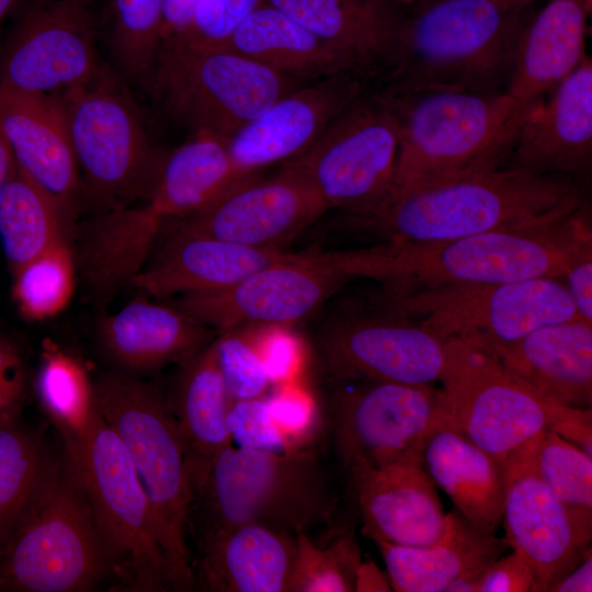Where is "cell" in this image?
<instances>
[{
  "instance_id": "13",
  "label": "cell",
  "mask_w": 592,
  "mask_h": 592,
  "mask_svg": "<svg viewBox=\"0 0 592 592\" xmlns=\"http://www.w3.org/2000/svg\"><path fill=\"white\" fill-rule=\"evenodd\" d=\"M399 148L397 116L382 91L365 92L287 164L301 173L328 209L351 216L374 208L390 191Z\"/></svg>"
},
{
  "instance_id": "34",
  "label": "cell",
  "mask_w": 592,
  "mask_h": 592,
  "mask_svg": "<svg viewBox=\"0 0 592 592\" xmlns=\"http://www.w3.org/2000/svg\"><path fill=\"white\" fill-rule=\"evenodd\" d=\"M65 462L20 415L0 423V559L23 524L48 499Z\"/></svg>"
},
{
  "instance_id": "29",
  "label": "cell",
  "mask_w": 592,
  "mask_h": 592,
  "mask_svg": "<svg viewBox=\"0 0 592 592\" xmlns=\"http://www.w3.org/2000/svg\"><path fill=\"white\" fill-rule=\"evenodd\" d=\"M376 545L397 592H444L459 577L486 569L510 547L504 537L483 532L457 509L446 514L445 532L430 547Z\"/></svg>"
},
{
  "instance_id": "5",
  "label": "cell",
  "mask_w": 592,
  "mask_h": 592,
  "mask_svg": "<svg viewBox=\"0 0 592 592\" xmlns=\"http://www.w3.org/2000/svg\"><path fill=\"white\" fill-rule=\"evenodd\" d=\"M333 512L314 447L275 453L231 445L213 459L193 492L187 533L196 547L247 524L297 535L329 524Z\"/></svg>"
},
{
  "instance_id": "43",
  "label": "cell",
  "mask_w": 592,
  "mask_h": 592,
  "mask_svg": "<svg viewBox=\"0 0 592 592\" xmlns=\"http://www.w3.org/2000/svg\"><path fill=\"white\" fill-rule=\"evenodd\" d=\"M276 394L266 397L272 420L287 451L315 447L314 444L329 425L328 411L296 385L285 384Z\"/></svg>"
},
{
  "instance_id": "56",
  "label": "cell",
  "mask_w": 592,
  "mask_h": 592,
  "mask_svg": "<svg viewBox=\"0 0 592 592\" xmlns=\"http://www.w3.org/2000/svg\"><path fill=\"white\" fill-rule=\"evenodd\" d=\"M419 1H425V0H419Z\"/></svg>"
},
{
  "instance_id": "49",
  "label": "cell",
  "mask_w": 592,
  "mask_h": 592,
  "mask_svg": "<svg viewBox=\"0 0 592 592\" xmlns=\"http://www.w3.org/2000/svg\"><path fill=\"white\" fill-rule=\"evenodd\" d=\"M200 0H164L159 27V45L181 38L190 30Z\"/></svg>"
},
{
  "instance_id": "50",
  "label": "cell",
  "mask_w": 592,
  "mask_h": 592,
  "mask_svg": "<svg viewBox=\"0 0 592 592\" xmlns=\"http://www.w3.org/2000/svg\"><path fill=\"white\" fill-rule=\"evenodd\" d=\"M592 591V553H587L581 562L557 582L550 592H590Z\"/></svg>"
},
{
  "instance_id": "27",
  "label": "cell",
  "mask_w": 592,
  "mask_h": 592,
  "mask_svg": "<svg viewBox=\"0 0 592 592\" xmlns=\"http://www.w3.org/2000/svg\"><path fill=\"white\" fill-rule=\"evenodd\" d=\"M196 548L193 570L204 591L289 592L296 535L247 524Z\"/></svg>"
},
{
  "instance_id": "21",
  "label": "cell",
  "mask_w": 592,
  "mask_h": 592,
  "mask_svg": "<svg viewBox=\"0 0 592 592\" xmlns=\"http://www.w3.org/2000/svg\"><path fill=\"white\" fill-rule=\"evenodd\" d=\"M365 80L360 73L342 72L276 100L228 140L238 173H257L265 166L303 153L364 93Z\"/></svg>"
},
{
  "instance_id": "42",
  "label": "cell",
  "mask_w": 592,
  "mask_h": 592,
  "mask_svg": "<svg viewBox=\"0 0 592 592\" xmlns=\"http://www.w3.org/2000/svg\"><path fill=\"white\" fill-rule=\"evenodd\" d=\"M213 343L230 401L265 397L272 383L253 337L238 328Z\"/></svg>"
},
{
  "instance_id": "54",
  "label": "cell",
  "mask_w": 592,
  "mask_h": 592,
  "mask_svg": "<svg viewBox=\"0 0 592 592\" xmlns=\"http://www.w3.org/2000/svg\"><path fill=\"white\" fill-rule=\"evenodd\" d=\"M20 0H0V26L4 19L13 11Z\"/></svg>"
},
{
  "instance_id": "9",
  "label": "cell",
  "mask_w": 592,
  "mask_h": 592,
  "mask_svg": "<svg viewBox=\"0 0 592 592\" xmlns=\"http://www.w3.org/2000/svg\"><path fill=\"white\" fill-rule=\"evenodd\" d=\"M371 303L417 320L442 340L457 339L487 352L540 327L579 317L566 285L550 277L383 288Z\"/></svg>"
},
{
  "instance_id": "17",
  "label": "cell",
  "mask_w": 592,
  "mask_h": 592,
  "mask_svg": "<svg viewBox=\"0 0 592 592\" xmlns=\"http://www.w3.org/2000/svg\"><path fill=\"white\" fill-rule=\"evenodd\" d=\"M342 252H295L229 288L179 296L172 305L219 332L298 322L352 278Z\"/></svg>"
},
{
  "instance_id": "11",
  "label": "cell",
  "mask_w": 592,
  "mask_h": 592,
  "mask_svg": "<svg viewBox=\"0 0 592 592\" xmlns=\"http://www.w3.org/2000/svg\"><path fill=\"white\" fill-rule=\"evenodd\" d=\"M114 588L112 562L86 492L66 466L43 505L0 559V590L87 592Z\"/></svg>"
},
{
  "instance_id": "52",
  "label": "cell",
  "mask_w": 592,
  "mask_h": 592,
  "mask_svg": "<svg viewBox=\"0 0 592 592\" xmlns=\"http://www.w3.org/2000/svg\"><path fill=\"white\" fill-rule=\"evenodd\" d=\"M14 168L13 153L0 128V195Z\"/></svg>"
},
{
  "instance_id": "2",
  "label": "cell",
  "mask_w": 592,
  "mask_h": 592,
  "mask_svg": "<svg viewBox=\"0 0 592 592\" xmlns=\"http://www.w3.org/2000/svg\"><path fill=\"white\" fill-rule=\"evenodd\" d=\"M588 203L585 183L504 166L391 189L355 224L392 243H430L549 224Z\"/></svg>"
},
{
  "instance_id": "41",
  "label": "cell",
  "mask_w": 592,
  "mask_h": 592,
  "mask_svg": "<svg viewBox=\"0 0 592 592\" xmlns=\"http://www.w3.org/2000/svg\"><path fill=\"white\" fill-rule=\"evenodd\" d=\"M537 466L543 481L562 502L592 510V456L547 429Z\"/></svg>"
},
{
  "instance_id": "38",
  "label": "cell",
  "mask_w": 592,
  "mask_h": 592,
  "mask_svg": "<svg viewBox=\"0 0 592 592\" xmlns=\"http://www.w3.org/2000/svg\"><path fill=\"white\" fill-rule=\"evenodd\" d=\"M164 0H106L101 12L117 72L126 81L147 83L159 47Z\"/></svg>"
},
{
  "instance_id": "25",
  "label": "cell",
  "mask_w": 592,
  "mask_h": 592,
  "mask_svg": "<svg viewBox=\"0 0 592 592\" xmlns=\"http://www.w3.org/2000/svg\"><path fill=\"white\" fill-rule=\"evenodd\" d=\"M489 353L547 402L591 409L592 323L578 317L547 325Z\"/></svg>"
},
{
  "instance_id": "1",
  "label": "cell",
  "mask_w": 592,
  "mask_h": 592,
  "mask_svg": "<svg viewBox=\"0 0 592 592\" xmlns=\"http://www.w3.org/2000/svg\"><path fill=\"white\" fill-rule=\"evenodd\" d=\"M384 32L378 76L386 88L506 92L532 12L493 0H376Z\"/></svg>"
},
{
  "instance_id": "24",
  "label": "cell",
  "mask_w": 592,
  "mask_h": 592,
  "mask_svg": "<svg viewBox=\"0 0 592 592\" xmlns=\"http://www.w3.org/2000/svg\"><path fill=\"white\" fill-rule=\"evenodd\" d=\"M168 237L132 284L155 297L219 292L295 252L257 248L208 236L166 229Z\"/></svg>"
},
{
  "instance_id": "19",
  "label": "cell",
  "mask_w": 592,
  "mask_h": 592,
  "mask_svg": "<svg viewBox=\"0 0 592 592\" xmlns=\"http://www.w3.org/2000/svg\"><path fill=\"white\" fill-rule=\"evenodd\" d=\"M327 210L308 180L284 164L269 179L258 172L244 177L198 212L169 221L166 229L282 249Z\"/></svg>"
},
{
  "instance_id": "46",
  "label": "cell",
  "mask_w": 592,
  "mask_h": 592,
  "mask_svg": "<svg viewBox=\"0 0 592 592\" xmlns=\"http://www.w3.org/2000/svg\"><path fill=\"white\" fill-rule=\"evenodd\" d=\"M563 278L578 316L592 323V232L587 230L574 244Z\"/></svg>"
},
{
  "instance_id": "31",
  "label": "cell",
  "mask_w": 592,
  "mask_h": 592,
  "mask_svg": "<svg viewBox=\"0 0 592 592\" xmlns=\"http://www.w3.org/2000/svg\"><path fill=\"white\" fill-rule=\"evenodd\" d=\"M182 366L169 408L183 442L193 494L202 485L213 459L232 445L227 428L231 401L213 341L182 363Z\"/></svg>"
},
{
  "instance_id": "48",
  "label": "cell",
  "mask_w": 592,
  "mask_h": 592,
  "mask_svg": "<svg viewBox=\"0 0 592 592\" xmlns=\"http://www.w3.org/2000/svg\"><path fill=\"white\" fill-rule=\"evenodd\" d=\"M531 566L517 550L499 557L482 572L478 592H534Z\"/></svg>"
},
{
  "instance_id": "30",
  "label": "cell",
  "mask_w": 592,
  "mask_h": 592,
  "mask_svg": "<svg viewBox=\"0 0 592 592\" xmlns=\"http://www.w3.org/2000/svg\"><path fill=\"white\" fill-rule=\"evenodd\" d=\"M426 473L455 508L483 532L496 534L503 516L502 463L442 422L423 449Z\"/></svg>"
},
{
  "instance_id": "22",
  "label": "cell",
  "mask_w": 592,
  "mask_h": 592,
  "mask_svg": "<svg viewBox=\"0 0 592 592\" xmlns=\"http://www.w3.org/2000/svg\"><path fill=\"white\" fill-rule=\"evenodd\" d=\"M348 474L363 533L375 544L422 548L442 538L446 514L425 470L423 453Z\"/></svg>"
},
{
  "instance_id": "20",
  "label": "cell",
  "mask_w": 592,
  "mask_h": 592,
  "mask_svg": "<svg viewBox=\"0 0 592 592\" xmlns=\"http://www.w3.org/2000/svg\"><path fill=\"white\" fill-rule=\"evenodd\" d=\"M508 166L585 183L592 168V60L522 107Z\"/></svg>"
},
{
  "instance_id": "23",
  "label": "cell",
  "mask_w": 592,
  "mask_h": 592,
  "mask_svg": "<svg viewBox=\"0 0 592 592\" xmlns=\"http://www.w3.org/2000/svg\"><path fill=\"white\" fill-rule=\"evenodd\" d=\"M0 128L16 164L75 220L81 175L59 96L0 86Z\"/></svg>"
},
{
  "instance_id": "26",
  "label": "cell",
  "mask_w": 592,
  "mask_h": 592,
  "mask_svg": "<svg viewBox=\"0 0 592 592\" xmlns=\"http://www.w3.org/2000/svg\"><path fill=\"white\" fill-rule=\"evenodd\" d=\"M102 351L119 372L134 375L184 363L210 342L207 326L175 306L134 299L104 316L98 327Z\"/></svg>"
},
{
  "instance_id": "15",
  "label": "cell",
  "mask_w": 592,
  "mask_h": 592,
  "mask_svg": "<svg viewBox=\"0 0 592 592\" xmlns=\"http://www.w3.org/2000/svg\"><path fill=\"white\" fill-rule=\"evenodd\" d=\"M317 353L331 383L432 385L443 367L445 340L369 301L331 319L318 337Z\"/></svg>"
},
{
  "instance_id": "55",
  "label": "cell",
  "mask_w": 592,
  "mask_h": 592,
  "mask_svg": "<svg viewBox=\"0 0 592 592\" xmlns=\"http://www.w3.org/2000/svg\"><path fill=\"white\" fill-rule=\"evenodd\" d=\"M587 13L590 15L592 10V0H582Z\"/></svg>"
},
{
  "instance_id": "10",
  "label": "cell",
  "mask_w": 592,
  "mask_h": 592,
  "mask_svg": "<svg viewBox=\"0 0 592 592\" xmlns=\"http://www.w3.org/2000/svg\"><path fill=\"white\" fill-rule=\"evenodd\" d=\"M69 469V468H68ZM110 556L114 588L172 590L150 505L133 462L112 428L96 413L75 468Z\"/></svg>"
},
{
  "instance_id": "18",
  "label": "cell",
  "mask_w": 592,
  "mask_h": 592,
  "mask_svg": "<svg viewBox=\"0 0 592 592\" xmlns=\"http://www.w3.org/2000/svg\"><path fill=\"white\" fill-rule=\"evenodd\" d=\"M98 0H33L0 53V86L58 94L102 65L96 50Z\"/></svg>"
},
{
  "instance_id": "45",
  "label": "cell",
  "mask_w": 592,
  "mask_h": 592,
  "mask_svg": "<svg viewBox=\"0 0 592 592\" xmlns=\"http://www.w3.org/2000/svg\"><path fill=\"white\" fill-rule=\"evenodd\" d=\"M227 428L231 441L239 447L288 452L272 420L266 396L232 401L227 413Z\"/></svg>"
},
{
  "instance_id": "51",
  "label": "cell",
  "mask_w": 592,
  "mask_h": 592,
  "mask_svg": "<svg viewBox=\"0 0 592 592\" xmlns=\"http://www.w3.org/2000/svg\"><path fill=\"white\" fill-rule=\"evenodd\" d=\"M388 576L383 573L373 561L360 566L355 591H391Z\"/></svg>"
},
{
  "instance_id": "12",
  "label": "cell",
  "mask_w": 592,
  "mask_h": 592,
  "mask_svg": "<svg viewBox=\"0 0 592 592\" xmlns=\"http://www.w3.org/2000/svg\"><path fill=\"white\" fill-rule=\"evenodd\" d=\"M439 382L443 422L501 463L580 410L547 402L509 374L493 354L457 339L445 340Z\"/></svg>"
},
{
  "instance_id": "44",
  "label": "cell",
  "mask_w": 592,
  "mask_h": 592,
  "mask_svg": "<svg viewBox=\"0 0 592 592\" xmlns=\"http://www.w3.org/2000/svg\"><path fill=\"white\" fill-rule=\"evenodd\" d=\"M263 1L200 0L190 30L174 41L195 47H225L236 29Z\"/></svg>"
},
{
  "instance_id": "40",
  "label": "cell",
  "mask_w": 592,
  "mask_h": 592,
  "mask_svg": "<svg viewBox=\"0 0 592 592\" xmlns=\"http://www.w3.org/2000/svg\"><path fill=\"white\" fill-rule=\"evenodd\" d=\"M13 298L30 320L59 314L72 297L77 270L69 240H61L13 276Z\"/></svg>"
},
{
  "instance_id": "47",
  "label": "cell",
  "mask_w": 592,
  "mask_h": 592,
  "mask_svg": "<svg viewBox=\"0 0 592 592\" xmlns=\"http://www.w3.org/2000/svg\"><path fill=\"white\" fill-rule=\"evenodd\" d=\"M25 389L26 376L20 352L0 334V423L20 415Z\"/></svg>"
},
{
  "instance_id": "32",
  "label": "cell",
  "mask_w": 592,
  "mask_h": 592,
  "mask_svg": "<svg viewBox=\"0 0 592 592\" xmlns=\"http://www.w3.org/2000/svg\"><path fill=\"white\" fill-rule=\"evenodd\" d=\"M227 47L292 79L342 72L365 77L351 58L265 0L236 29Z\"/></svg>"
},
{
  "instance_id": "53",
  "label": "cell",
  "mask_w": 592,
  "mask_h": 592,
  "mask_svg": "<svg viewBox=\"0 0 592 592\" xmlns=\"http://www.w3.org/2000/svg\"><path fill=\"white\" fill-rule=\"evenodd\" d=\"M500 8L504 10H523L530 8L534 2L539 0H493Z\"/></svg>"
},
{
  "instance_id": "39",
  "label": "cell",
  "mask_w": 592,
  "mask_h": 592,
  "mask_svg": "<svg viewBox=\"0 0 592 592\" xmlns=\"http://www.w3.org/2000/svg\"><path fill=\"white\" fill-rule=\"evenodd\" d=\"M361 563V549L350 525L330 528L325 544L299 533L289 592L355 591Z\"/></svg>"
},
{
  "instance_id": "33",
  "label": "cell",
  "mask_w": 592,
  "mask_h": 592,
  "mask_svg": "<svg viewBox=\"0 0 592 592\" xmlns=\"http://www.w3.org/2000/svg\"><path fill=\"white\" fill-rule=\"evenodd\" d=\"M244 177L231 161L227 139L195 133L181 146L163 152L141 198L171 221L198 212Z\"/></svg>"
},
{
  "instance_id": "8",
  "label": "cell",
  "mask_w": 592,
  "mask_h": 592,
  "mask_svg": "<svg viewBox=\"0 0 592 592\" xmlns=\"http://www.w3.org/2000/svg\"><path fill=\"white\" fill-rule=\"evenodd\" d=\"M146 86L169 115L193 134L227 140L295 90L292 78L230 47H195L175 41L159 45Z\"/></svg>"
},
{
  "instance_id": "3",
  "label": "cell",
  "mask_w": 592,
  "mask_h": 592,
  "mask_svg": "<svg viewBox=\"0 0 592 592\" xmlns=\"http://www.w3.org/2000/svg\"><path fill=\"white\" fill-rule=\"evenodd\" d=\"M589 204L549 224L504 228L430 243L385 242L361 251L360 276L384 289L563 278L571 251L591 228Z\"/></svg>"
},
{
  "instance_id": "14",
  "label": "cell",
  "mask_w": 592,
  "mask_h": 592,
  "mask_svg": "<svg viewBox=\"0 0 592 592\" xmlns=\"http://www.w3.org/2000/svg\"><path fill=\"white\" fill-rule=\"evenodd\" d=\"M333 383L327 403L334 449L346 471L423 453L443 418L441 388L386 382Z\"/></svg>"
},
{
  "instance_id": "4",
  "label": "cell",
  "mask_w": 592,
  "mask_h": 592,
  "mask_svg": "<svg viewBox=\"0 0 592 592\" xmlns=\"http://www.w3.org/2000/svg\"><path fill=\"white\" fill-rule=\"evenodd\" d=\"M380 91L399 125L391 189L498 169L509 162L522 107L508 92L386 87Z\"/></svg>"
},
{
  "instance_id": "7",
  "label": "cell",
  "mask_w": 592,
  "mask_h": 592,
  "mask_svg": "<svg viewBox=\"0 0 592 592\" xmlns=\"http://www.w3.org/2000/svg\"><path fill=\"white\" fill-rule=\"evenodd\" d=\"M57 95L80 169V209L94 216L141 198L163 152L150 143L125 80L102 62L87 81Z\"/></svg>"
},
{
  "instance_id": "37",
  "label": "cell",
  "mask_w": 592,
  "mask_h": 592,
  "mask_svg": "<svg viewBox=\"0 0 592 592\" xmlns=\"http://www.w3.org/2000/svg\"><path fill=\"white\" fill-rule=\"evenodd\" d=\"M35 388L43 411L61 436L65 465L72 469L98 413L93 383L78 358L47 344Z\"/></svg>"
},
{
  "instance_id": "16",
  "label": "cell",
  "mask_w": 592,
  "mask_h": 592,
  "mask_svg": "<svg viewBox=\"0 0 592 592\" xmlns=\"http://www.w3.org/2000/svg\"><path fill=\"white\" fill-rule=\"evenodd\" d=\"M545 431L502 460L504 538L531 566L534 592H550L581 562L592 539V510L562 502L539 476L537 456Z\"/></svg>"
},
{
  "instance_id": "6",
  "label": "cell",
  "mask_w": 592,
  "mask_h": 592,
  "mask_svg": "<svg viewBox=\"0 0 592 592\" xmlns=\"http://www.w3.org/2000/svg\"><path fill=\"white\" fill-rule=\"evenodd\" d=\"M99 413L124 444L150 505L172 590L196 587L187 542L192 501L185 452L175 419L159 391L135 375H101L94 383Z\"/></svg>"
},
{
  "instance_id": "28",
  "label": "cell",
  "mask_w": 592,
  "mask_h": 592,
  "mask_svg": "<svg viewBox=\"0 0 592 592\" xmlns=\"http://www.w3.org/2000/svg\"><path fill=\"white\" fill-rule=\"evenodd\" d=\"M582 0H548L525 23L506 92L521 107L566 79L587 55Z\"/></svg>"
},
{
  "instance_id": "36",
  "label": "cell",
  "mask_w": 592,
  "mask_h": 592,
  "mask_svg": "<svg viewBox=\"0 0 592 592\" xmlns=\"http://www.w3.org/2000/svg\"><path fill=\"white\" fill-rule=\"evenodd\" d=\"M351 58L368 79L377 77L384 33L376 0H265Z\"/></svg>"
},
{
  "instance_id": "35",
  "label": "cell",
  "mask_w": 592,
  "mask_h": 592,
  "mask_svg": "<svg viewBox=\"0 0 592 592\" xmlns=\"http://www.w3.org/2000/svg\"><path fill=\"white\" fill-rule=\"evenodd\" d=\"M76 223L57 200L15 162L0 195V243L12 276L61 240Z\"/></svg>"
}]
</instances>
